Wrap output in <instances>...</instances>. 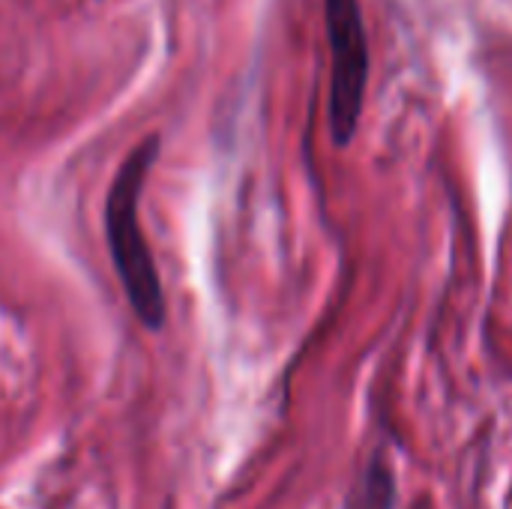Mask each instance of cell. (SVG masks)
<instances>
[{"instance_id": "1", "label": "cell", "mask_w": 512, "mask_h": 509, "mask_svg": "<svg viewBox=\"0 0 512 509\" xmlns=\"http://www.w3.org/2000/svg\"><path fill=\"white\" fill-rule=\"evenodd\" d=\"M162 138L147 135L132 147V153L117 168L111 189L105 195V237L108 252L114 261V270L123 282L126 300L135 309L138 321L147 330H159L165 324V294L156 273V261L150 255V246L141 234L138 204L144 183L159 159Z\"/></svg>"}, {"instance_id": "2", "label": "cell", "mask_w": 512, "mask_h": 509, "mask_svg": "<svg viewBox=\"0 0 512 509\" xmlns=\"http://www.w3.org/2000/svg\"><path fill=\"white\" fill-rule=\"evenodd\" d=\"M330 42V135L348 147L357 135L369 87V33L360 0H324Z\"/></svg>"}, {"instance_id": "3", "label": "cell", "mask_w": 512, "mask_h": 509, "mask_svg": "<svg viewBox=\"0 0 512 509\" xmlns=\"http://www.w3.org/2000/svg\"><path fill=\"white\" fill-rule=\"evenodd\" d=\"M396 501V489H393V477L387 471V465L372 462L360 480V486L354 489V498L348 509H393Z\"/></svg>"}]
</instances>
